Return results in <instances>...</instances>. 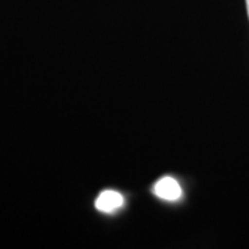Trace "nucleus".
<instances>
[{"mask_svg":"<svg viewBox=\"0 0 249 249\" xmlns=\"http://www.w3.org/2000/svg\"><path fill=\"white\" fill-rule=\"evenodd\" d=\"M154 194L165 201H176L181 196V187L175 178L166 176L154 186Z\"/></svg>","mask_w":249,"mask_h":249,"instance_id":"f257e3e1","label":"nucleus"},{"mask_svg":"<svg viewBox=\"0 0 249 249\" xmlns=\"http://www.w3.org/2000/svg\"><path fill=\"white\" fill-rule=\"evenodd\" d=\"M247 1V9H248V17H249V0H245Z\"/></svg>","mask_w":249,"mask_h":249,"instance_id":"7ed1b4c3","label":"nucleus"},{"mask_svg":"<svg viewBox=\"0 0 249 249\" xmlns=\"http://www.w3.org/2000/svg\"><path fill=\"white\" fill-rule=\"evenodd\" d=\"M124 204V196L112 190H107V191L101 193L96 199V208L100 212H106V213L115 212L119 208H122Z\"/></svg>","mask_w":249,"mask_h":249,"instance_id":"f03ea898","label":"nucleus"}]
</instances>
